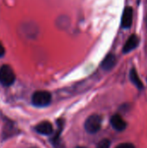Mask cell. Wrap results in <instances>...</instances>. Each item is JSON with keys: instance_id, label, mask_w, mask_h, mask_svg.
<instances>
[{"instance_id": "8992f818", "label": "cell", "mask_w": 147, "mask_h": 148, "mask_svg": "<svg viewBox=\"0 0 147 148\" xmlns=\"http://www.w3.org/2000/svg\"><path fill=\"white\" fill-rule=\"evenodd\" d=\"M35 130L42 135H50L53 133V126L49 121H42L35 127Z\"/></svg>"}, {"instance_id": "30bf717a", "label": "cell", "mask_w": 147, "mask_h": 148, "mask_svg": "<svg viewBox=\"0 0 147 148\" xmlns=\"http://www.w3.org/2000/svg\"><path fill=\"white\" fill-rule=\"evenodd\" d=\"M110 146H111L110 140L107 139H104V140L100 141V143L98 144L96 148H110Z\"/></svg>"}, {"instance_id": "277c9868", "label": "cell", "mask_w": 147, "mask_h": 148, "mask_svg": "<svg viewBox=\"0 0 147 148\" xmlns=\"http://www.w3.org/2000/svg\"><path fill=\"white\" fill-rule=\"evenodd\" d=\"M133 10L132 7L128 6L123 11V15L121 18L122 27L125 29H129L133 23Z\"/></svg>"}, {"instance_id": "7c38bea8", "label": "cell", "mask_w": 147, "mask_h": 148, "mask_svg": "<svg viewBox=\"0 0 147 148\" xmlns=\"http://www.w3.org/2000/svg\"><path fill=\"white\" fill-rule=\"evenodd\" d=\"M4 54H5V49H4V48H3L2 42H0V57H2Z\"/></svg>"}, {"instance_id": "4fadbf2b", "label": "cell", "mask_w": 147, "mask_h": 148, "mask_svg": "<svg viewBox=\"0 0 147 148\" xmlns=\"http://www.w3.org/2000/svg\"><path fill=\"white\" fill-rule=\"evenodd\" d=\"M75 148H86V147H75Z\"/></svg>"}, {"instance_id": "6da1fadb", "label": "cell", "mask_w": 147, "mask_h": 148, "mask_svg": "<svg viewBox=\"0 0 147 148\" xmlns=\"http://www.w3.org/2000/svg\"><path fill=\"white\" fill-rule=\"evenodd\" d=\"M52 96L51 94L48 91H36L33 94L31 101L35 107L44 108L49 106L51 103Z\"/></svg>"}, {"instance_id": "ba28073f", "label": "cell", "mask_w": 147, "mask_h": 148, "mask_svg": "<svg viewBox=\"0 0 147 148\" xmlns=\"http://www.w3.org/2000/svg\"><path fill=\"white\" fill-rule=\"evenodd\" d=\"M116 62V56L113 54H108L101 62V68L106 71H109L115 66Z\"/></svg>"}, {"instance_id": "9c48e42d", "label": "cell", "mask_w": 147, "mask_h": 148, "mask_svg": "<svg viewBox=\"0 0 147 148\" xmlns=\"http://www.w3.org/2000/svg\"><path fill=\"white\" fill-rule=\"evenodd\" d=\"M130 80L133 82V84H134L139 89H143L144 88L143 82L139 79V76L137 71L135 70V69H132L131 71H130Z\"/></svg>"}, {"instance_id": "5bb4252c", "label": "cell", "mask_w": 147, "mask_h": 148, "mask_svg": "<svg viewBox=\"0 0 147 148\" xmlns=\"http://www.w3.org/2000/svg\"><path fill=\"white\" fill-rule=\"evenodd\" d=\"M146 26H147V16H146Z\"/></svg>"}, {"instance_id": "7a4b0ae2", "label": "cell", "mask_w": 147, "mask_h": 148, "mask_svg": "<svg viewBox=\"0 0 147 148\" xmlns=\"http://www.w3.org/2000/svg\"><path fill=\"white\" fill-rule=\"evenodd\" d=\"M16 80L13 69L9 65H3L0 68V84L3 87L11 86Z\"/></svg>"}, {"instance_id": "5b68a950", "label": "cell", "mask_w": 147, "mask_h": 148, "mask_svg": "<svg viewBox=\"0 0 147 148\" xmlns=\"http://www.w3.org/2000/svg\"><path fill=\"white\" fill-rule=\"evenodd\" d=\"M110 123H111L112 127H113V129H115L116 131H119V132L124 131L126 128V122L120 114L113 115L111 117Z\"/></svg>"}, {"instance_id": "3957f363", "label": "cell", "mask_w": 147, "mask_h": 148, "mask_svg": "<svg viewBox=\"0 0 147 148\" xmlns=\"http://www.w3.org/2000/svg\"><path fill=\"white\" fill-rule=\"evenodd\" d=\"M101 123H102L101 116L99 114H93L86 120L84 127L88 134H94L100 131L101 127Z\"/></svg>"}, {"instance_id": "8fae6325", "label": "cell", "mask_w": 147, "mask_h": 148, "mask_svg": "<svg viewBox=\"0 0 147 148\" xmlns=\"http://www.w3.org/2000/svg\"><path fill=\"white\" fill-rule=\"evenodd\" d=\"M115 148H135V147L132 143H121Z\"/></svg>"}, {"instance_id": "52a82bcc", "label": "cell", "mask_w": 147, "mask_h": 148, "mask_svg": "<svg viewBox=\"0 0 147 148\" xmlns=\"http://www.w3.org/2000/svg\"><path fill=\"white\" fill-rule=\"evenodd\" d=\"M139 43V39L136 35H132L128 40L126 41V42L125 43L124 47H123V53L126 54L131 52L132 50H133L134 49L137 48V46Z\"/></svg>"}]
</instances>
